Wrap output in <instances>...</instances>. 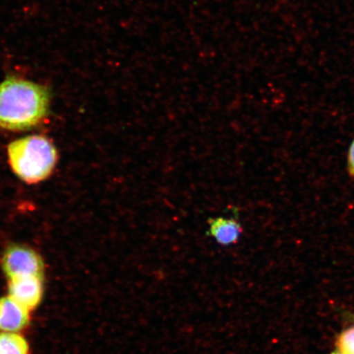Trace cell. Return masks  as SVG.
Here are the masks:
<instances>
[{"label": "cell", "mask_w": 354, "mask_h": 354, "mask_svg": "<svg viewBox=\"0 0 354 354\" xmlns=\"http://www.w3.org/2000/svg\"><path fill=\"white\" fill-rule=\"evenodd\" d=\"M50 104L47 87L8 76L0 82V127L13 131L30 129L46 118Z\"/></svg>", "instance_id": "obj_1"}, {"label": "cell", "mask_w": 354, "mask_h": 354, "mask_svg": "<svg viewBox=\"0 0 354 354\" xmlns=\"http://www.w3.org/2000/svg\"><path fill=\"white\" fill-rule=\"evenodd\" d=\"M8 157L13 172L28 184L48 178L57 161L55 145L42 136H28L12 141L8 146Z\"/></svg>", "instance_id": "obj_2"}, {"label": "cell", "mask_w": 354, "mask_h": 354, "mask_svg": "<svg viewBox=\"0 0 354 354\" xmlns=\"http://www.w3.org/2000/svg\"><path fill=\"white\" fill-rule=\"evenodd\" d=\"M1 268L8 280L11 279L44 277V263L37 251L24 245H12L3 252Z\"/></svg>", "instance_id": "obj_3"}, {"label": "cell", "mask_w": 354, "mask_h": 354, "mask_svg": "<svg viewBox=\"0 0 354 354\" xmlns=\"http://www.w3.org/2000/svg\"><path fill=\"white\" fill-rule=\"evenodd\" d=\"M44 277H26L8 280V296L29 311L37 308L44 296Z\"/></svg>", "instance_id": "obj_4"}, {"label": "cell", "mask_w": 354, "mask_h": 354, "mask_svg": "<svg viewBox=\"0 0 354 354\" xmlns=\"http://www.w3.org/2000/svg\"><path fill=\"white\" fill-rule=\"evenodd\" d=\"M30 312L10 296L0 298V332L19 333L29 325Z\"/></svg>", "instance_id": "obj_5"}, {"label": "cell", "mask_w": 354, "mask_h": 354, "mask_svg": "<svg viewBox=\"0 0 354 354\" xmlns=\"http://www.w3.org/2000/svg\"><path fill=\"white\" fill-rule=\"evenodd\" d=\"M209 232L216 243L223 246L236 243L240 239L243 229L236 218H215L209 220Z\"/></svg>", "instance_id": "obj_6"}, {"label": "cell", "mask_w": 354, "mask_h": 354, "mask_svg": "<svg viewBox=\"0 0 354 354\" xmlns=\"http://www.w3.org/2000/svg\"><path fill=\"white\" fill-rule=\"evenodd\" d=\"M0 354H30L29 343L16 332H0Z\"/></svg>", "instance_id": "obj_7"}, {"label": "cell", "mask_w": 354, "mask_h": 354, "mask_svg": "<svg viewBox=\"0 0 354 354\" xmlns=\"http://www.w3.org/2000/svg\"><path fill=\"white\" fill-rule=\"evenodd\" d=\"M339 352L342 354H354V326L342 332L337 342Z\"/></svg>", "instance_id": "obj_8"}, {"label": "cell", "mask_w": 354, "mask_h": 354, "mask_svg": "<svg viewBox=\"0 0 354 354\" xmlns=\"http://www.w3.org/2000/svg\"><path fill=\"white\" fill-rule=\"evenodd\" d=\"M348 170L349 175L354 178V140L348 149Z\"/></svg>", "instance_id": "obj_9"}, {"label": "cell", "mask_w": 354, "mask_h": 354, "mask_svg": "<svg viewBox=\"0 0 354 354\" xmlns=\"http://www.w3.org/2000/svg\"><path fill=\"white\" fill-rule=\"evenodd\" d=\"M334 354H342V353H340L339 352H338V353H335Z\"/></svg>", "instance_id": "obj_10"}]
</instances>
